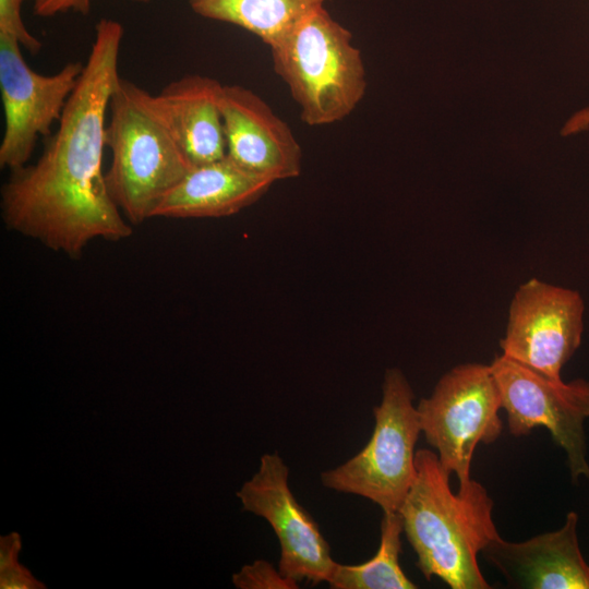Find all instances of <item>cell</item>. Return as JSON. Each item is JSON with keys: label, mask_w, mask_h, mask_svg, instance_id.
<instances>
[{"label": "cell", "mask_w": 589, "mask_h": 589, "mask_svg": "<svg viewBox=\"0 0 589 589\" xmlns=\"http://www.w3.org/2000/svg\"><path fill=\"white\" fill-rule=\"evenodd\" d=\"M22 549L21 537L11 532L0 538V588L1 589H44L46 586L32 573L19 564Z\"/></svg>", "instance_id": "e0dca14e"}, {"label": "cell", "mask_w": 589, "mask_h": 589, "mask_svg": "<svg viewBox=\"0 0 589 589\" xmlns=\"http://www.w3.org/2000/svg\"><path fill=\"white\" fill-rule=\"evenodd\" d=\"M120 22L100 19L77 85L39 158L12 170L1 189L5 226L72 257L96 239L131 236L107 188L103 157L112 91L121 77Z\"/></svg>", "instance_id": "6da1fadb"}, {"label": "cell", "mask_w": 589, "mask_h": 589, "mask_svg": "<svg viewBox=\"0 0 589 589\" xmlns=\"http://www.w3.org/2000/svg\"><path fill=\"white\" fill-rule=\"evenodd\" d=\"M501 394L490 365L460 364L445 373L428 398L417 406L421 432L437 450L443 468L459 484L470 478L479 443L494 442L503 425L498 417Z\"/></svg>", "instance_id": "8992f818"}, {"label": "cell", "mask_w": 589, "mask_h": 589, "mask_svg": "<svg viewBox=\"0 0 589 589\" xmlns=\"http://www.w3.org/2000/svg\"><path fill=\"white\" fill-rule=\"evenodd\" d=\"M382 389L370 441L346 462L323 471L321 482L365 497L383 512H398L416 477L414 446L421 426L412 388L399 369L386 370Z\"/></svg>", "instance_id": "5b68a950"}, {"label": "cell", "mask_w": 589, "mask_h": 589, "mask_svg": "<svg viewBox=\"0 0 589 589\" xmlns=\"http://www.w3.org/2000/svg\"><path fill=\"white\" fill-rule=\"evenodd\" d=\"M232 584L239 589H293L298 581L281 575L269 562L256 560L232 575Z\"/></svg>", "instance_id": "ac0fdd59"}, {"label": "cell", "mask_w": 589, "mask_h": 589, "mask_svg": "<svg viewBox=\"0 0 589 589\" xmlns=\"http://www.w3.org/2000/svg\"><path fill=\"white\" fill-rule=\"evenodd\" d=\"M582 117H584L585 122L589 124V109L584 110Z\"/></svg>", "instance_id": "44dd1931"}, {"label": "cell", "mask_w": 589, "mask_h": 589, "mask_svg": "<svg viewBox=\"0 0 589 589\" xmlns=\"http://www.w3.org/2000/svg\"><path fill=\"white\" fill-rule=\"evenodd\" d=\"M513 435L546 428L566 453L573 481L589 478L584 422L589 418V382L549 378L506 356L490 364Z\"/></svg>", "instance_id": "52a82bcc"}, {"label": "cell", "mask_w": 589, "mask_h": 589, "mask_svg": "<svg viewBox=\"0 0 589 589\" xmlns=\"http://www.w3.org/2000/svg\"><path fill=\"white\" fill-rule=\"evenodd\" d=\"M381 541L376 554L357 565L337 563L329 580L334 589H414L399 564L400 536L404 532L399 512H383Z\"/></svg>", "instance_id": "2e32d148"}, {"label": "cell", "mask_w": 589, "mask_h": 589, "mask_svg": "<svg viewBox=\"0 0 589 589\" xmlns=\"http://www.w3.org/2000/svg\"><path fill=\"white\" fill-rule=\"evenodd\" d=\"M92 0H34V13L50 17L69 11L87 14Z\"/></svg>", "instance_id": "ffe728a7"}, {"label": "cell", "mask_w": 589, "mask_h": 589, "mask_svg": "<svg viewBox=\"0 0 589 589\" xmlns=\"http://www.w3.org/2000/svg\"><path fill=\"white\" fill-rule=\"evenodd\" d=\"M153 94L120 77L109 101L106 183L131 225L153 218L164 196L192 169L154 107Z\"/></svg>", "instance_id": "3957f363"}, {"label": "cell", "mask_w": 589, "mask_h": 589, "mask_svg": "<svg viewBox=\"0 0 589 589\" xmlns=\"http://www.w3.org/2000/svg\"><path fill=\"white\" fill-rule=\"evenodd\" d=\"M330 0H188L197 15L237 25L266 45Z\"/></svg>", "instance_id": "9a60e30c"}, {"label": "cell", "mask_w": 589, "mask_h": 589, "mask_svg": "<svg viewBox=\"0 0 589 589\" xmlns=\"http://www.w3.org/2000/svg\"><path fill=\"white\" fill-rule=\"evenodd\" d=\"M300 118L323 127L347 118L366 91V72L352 34L322 7L268 46Z\"/></svg>", "instance_id": "277c9868"}, {"label": "cell", "mask_w": 589, "mask_h": 589, "mask_svg": "<svg viewBox=\"0 0 589 589\" xmlns=\"http://www.w3.org/2000/svg\"><path fill=\"white\" fill-rule=\"evenodd\" d=\"M20 43L0 34V91L4 130L0 166L10 171L26 164L39 136L48 137L75 89L84 63L69 62L53 74L28 67Z\"/></svg>", "instance_id": "ba28073f"}, {"label": "cell", "mask_w": 589, "mask_h": 589, "mask_svg": "<svg viewBox=\"0 0 589 589\" xmlns=\"http://www.w3.org/2000/svg\"><path fill=\"white\" fill-rule=\"evenodd\" d=\"M131 2H134V3H148L151 0H129Z\"/></svg>", "instance_id": "7402d4cb"}, {"label": "cell", "mask_w": 589, "mask_h": 589, "mask_svg": "<svg viewBox=\"0 0 589 589\" xmlns=\"http://www.w3.org/2000/svg\"><path fill=\"white\" fill-rule=\"evenodd\" d=\"M220 110L226 156L273 182L297 178L302 149L289 125L253 91L224 84Z\"/></svg>", "instance_id": "8fae6325"}, {"label": "cell", "mask_w": 589, "mask_h": 589, "mask_svg": "<svg viewBox=\"0 0 589 589\" xmlns=\"http://www.w3.org/2000/svg\"><path fill=\"white\" fill-rule=\"evenodd\" d=\"M414 462L416 477L398 512L418 568L426 579L435 576L453 589L490 588L477 561L500 537L486 490L470 479L453 493L450 474L430 449L417 450Z\"/></svg>", "instance_id": "7a4b0ae2"}, {"label": "cell", "mask_w": 589, "mask_h": 589, "mask_svg": "<svg viewBox=\"0 0 589 589\" xmlns=\"http://www.w3.org/2000/svg\"><path fill=\"white\" fill-rule=\"evenodd\" d=\"M578 515L569 512L556 531L522 542L497 537L483 550L514 587L531 589H589V565L577 538Z\"/></svg>", "instance_id": "7c38bea8"}, {"label": "cell", "mask_w": 589, "mask_h": 589, "mask_svg": "<svg viewBox=\"0 0 589 589\" xmlns=\"http://www.w3.org/2000/svg\"><path fill=\"white\" fill-rule=\"evenodd\" d=\"M289 469L280 455L266 453L259 470L237 492L243 510L264 518L280 544L278 569L296 581H328L337 562L316 521L299 504L288 483Z\"/></svg>", "instance_id": "30bf717a"}, {"label": "cell", "mask_w": 589, "mask_h": 589, "mask_svg": "<svg viewBox=\"0 0 589 589\" xmlns=\"http://www.w3.org/2000/svg\"><path fill=\"white\" fill-rule=\"evenodd\" d=\"M274 182L251 173L225 156L193 167L160 201L154 217L231 216L260 200Z\"/></svg>", "instance_id": "5bb4252c"}, {"label": "cell", "mask_w": 589, "mask_h": 589, "mask_svg": "<svg viewBox=\"0 0 589 589\" xmlns=\"http://www.w3.org/2000/svg\"><path fill=\"white\" fill-rule=\"evenodd\" d=\"M585 304L572 289L530 279L515 292L503 354L549 377L561 370L581 342Z\"/></svg>", "instance_id": "9c48e42d"}, {"label": "cell", "mask_w": 589, "mask_h": 589, "mask_svg": "<svg viewBox=\"0 0 589 589\" xmlns=\"http://www.w3.org/2000/svg\"><path fill=\"white\" fill-rule=\"evenodd\" d=\"M24 0H0V34L15 38L22 48L31 53H38L41 41L28 32L22 19Z\"/></svg>", "instance_id": "d6986e66"}, {"label": "cell", "mask_w": 589, "mask_h": 589, "mask_svg": "<svg viewBox=\"0 0 589 589\" xmlns=\"http://www.w3.org/2000/svg\"><path fill=\"white\" fill-rule=\"evenodd\" d=\"M223 87L211 76L190 74L152 96L155 109L192 168L226 156Z\"/></svg>", "instance_id": "4fadbf2b"}]
</instances>
